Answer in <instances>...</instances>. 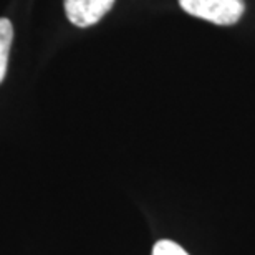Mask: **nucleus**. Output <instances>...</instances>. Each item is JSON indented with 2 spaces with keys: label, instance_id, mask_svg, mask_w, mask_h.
Here are the masks:
<instances>
[{
  "label": "nucleus",
  "instance_id": "1",
  "mask_svg": "<svg viewBox=\"0 0 255 255\" xmlns=\"http://www.w3.org/2000/svg\"><path fill=\"white\" fill-rule=\"evenodd\" d=\"M181 8L192 17L216 25H234L244 15V0H179Z\"/></svg>",
  "mask_w": 255,
  "mask_h": 255
},
{
  "label": "nucleus",
  "instance_id": "2",
  "mask_svg": "<svg viewBox=\"0 0 255 255\" xmlns=\"http://www.w3.org/2000/svg\"><path fill=\"white\" fill-rule=\"evenodd\" d=\"M113 3L115 0H65V12L71 23L86 28L98 23Z\"/></svg>",
  "mask_w": 255,
  "mask_h": 255
},
{
  "label": "nucleus",
  "instance_id": "3",
  "mask_svg": "<svg viewBox=\"0 0 255 255\" xmlns=\"http://www.w3.org/2000/svg\"><path fill=\"white\" fill-rule=\"evenodd\" d=\"M13 38V27L8 18H0V83L5 78L7 73V63H8V53L12 47Z\"/></svg>",
  "mask_w": 255,
  "mask_h": 255
},
{
  "label": "nucleus",
  "instance_id": "4",
  "mask_svg": "<svg viewBox=\"0 0 255 255\" xmlns=\"http://www.w3.org/2000/svg\"><path fill=\"white\" fill-rule=\"evenodd\" d=\"M152 255H189L179 244L172 242V241H157L152 247Z\"/></svg>",
  "mask_w": 255,
  "mask_h": 255
}]
</instances>
